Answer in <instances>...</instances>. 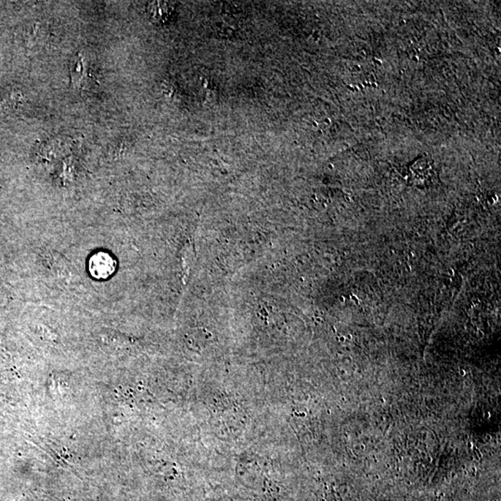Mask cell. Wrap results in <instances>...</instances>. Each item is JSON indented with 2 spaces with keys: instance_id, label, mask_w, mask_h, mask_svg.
<instances>
[{
  "instance_id": "obj_1",
  "label": "cell",
  "mask_w": 501,
  "mask_h": 501,
  "mask_svg": "<svg viewBox=\"0 0 501 501\" xmlns=\"http://www.w3.org/2000/svg\"><path fill=\"white\" fill-rule=\"evenodd\" d=\"M89 269L92 276L97 279H107L113 273L116 265L110 255L105 253H99L91 258Z\"/></svg>"
},
{
  "instance_id": "obj_2",
  "label": "cell",
  "mask_w": 501,
  "mask_h": 501,
  "mask_svg": "<svg viewBox=\"0 0 501 501\" xmlns=\"http://www.w3.org/2000/svg\"><path fill=\"white\" fill-rule=\"evenodd\" d=\"M175 10V5L172 2L154 1L147 8V13L149 20L154 24H165L170 20Z\"/></svg>"
}]
</instances>
